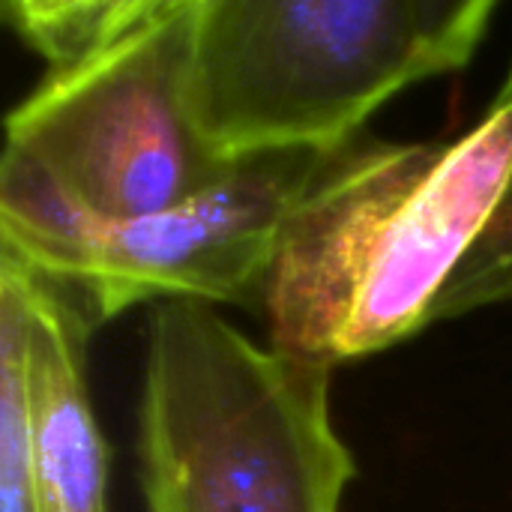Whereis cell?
Wrapping results in <instances>:
<instances>
[{
    "label": "cell",
    "instance_id": "obj_5",
    "mask_svg": "<svg viewBox=\"0 0 512 512\" xmlns=\"http://www.w3.org/2000/svg\"><path fill=\"white\" fill-rule=\"evenodd\" d=\"M192 6L171 0L108 51L48 72L9 111L3 150L105 222L162 213L213 189L237 162L216 156L192 123Z\"/></svg>",
    "mask_w": 512,
    "mask_h": 512
},
{
    "label": "cell",
    "instance_id": "obj_7",
    "mask_svg": "<svg viewBox=\"0 0 512 512\" xmlns=\"http://www.w3.org/2000/svg\"><path fill=\"white\" fill-rule=\"evenodd\" d=\"M0 512H39L27 387L24 267L0 252Z\"/></svg>",
    "mask_w": 512,
    "mask_h": 512
},
{
    "label": "cell",
    "instance_id": "obj_2",
    "mask_svg": "<svg viewBox=\"0 0 512 512\" xmlns=\"http://www.w3.org/2000/svg\"><path fill=\"white\" fill-rule=\"evenodd\" d=\"M492 0H195L189 111L225 162L339 150L399 90L471 63Z\"/></svg>",
    "mask_w": 512,
    "mask_h": 512
},
{
    "label": "cell",
    "instance_id": "obj_8",
    "mask_svg": "<svg viewBox=\"0 0 512 512\" xmlns=\"http://www.w3.org/2000/svg\"><path fill=\"white\" fill-rule=\"evenodd\" d=\"M168 6L171 0H3L0 15L57 72L108 51Z\"/></svg>",
    "mask_w": 512,
    "mask_h": 512
},
{
    "label": "cell",
    "instance_id": "obj_4",
    "mask_svg": "<svg viewBox=\"0 0 512 512\" xmlns=\"http://www.w3.org/2000/svg\"><path fill=\"white\" fill-rule=\"evenodd\" d=\"M330 153L249 156L186 204L105 222L3 150L0 252L54 285L93 330L159 297L261 309L282 225Z\"/></svg>",
    "mask_w": 512,
    "mask_h": 512
},
{
    "label": "cell",
    "instance_id": "obj_9",
    "mask_svg": "<svg viewBox=\"0 0 512 512\" xmlns=\"http://www.w3.org/2000/svg\"><path fill=\"white\" fill-rule=\"evenodd\" d=\"M498 99H512V75H510V81L504 84V90L498 93Z\"/></svg>",
    "mask_w": 512,
    "mask_h": 512
},
{
    "label": "cell",
    "instance_id": "obj_6",
    "mask_svg": "<svg viewBox=\"0 0 512 512\" xmlns=\"http://www.w3.org/2000/svg\"><path fill=\"white\" fill-rule=\"evenodd\" d=\"M24 282L39 512H108V444L87 393V339L93 327L27 267Z\"/></svg>",
    "mask_w": 512,
    "mask_h": 512
},
{
    "label": "cell",
    "instance_id": "obj_3",
    "mask_svg": "<svg viewBox=\"0 0 512 512\" xmlns=\"http://www.w3.org/2000/svg\"><path fill=\"white\" fill-rule=\"evenodd\" d=\"M330 375L255 345L210 303H159L138 411L147 512H339L357 465Z\"/></svg>",
    "mask_w": 512,
    "mask_h": 512
},
{
    "label": "cell",
    "instance_id": "obj_1",
    "mask_svg": "<svg viewBox=\"0 0 512 512\" xmlns=\"http://www.w3.org/2000/svg\"><path fill=\"white\" fill-rule=\"evenodd\" d=\"M512 300V99L453 141H348L288 213L270 348L336 369Z\"/></svg>",
    "mask_w": 512,
    "mask_h": 512
}]
</instances>
